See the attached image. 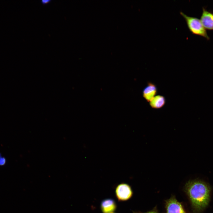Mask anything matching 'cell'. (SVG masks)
Wrapping results in <instances>:
<instances>
[{"instance_id": "cell-3", "label": "cell", "mask_w": 213, "mask_h": 213, "mask_svg": "<svg viewBox=\"0 0 213 213\" xmlns=\"http://www.w3.org/2000/svg\"><path fill=\"white\" fill-rule=\"evenodd\" d=\"M116 196L119 201H124L130 199L133 192L131 187L128 184L122 183L118 184L115 189Z\"/></svg>"}, {"instance_id": "cell-13", "label": "cell", "mask_w": 213, "mask_h": 213, "mask_svg": "<svg viewBox=\"0 0 213 213\" xmlns=\"http://www.w3.org/2000/svg\"><path fill=\"white\" fill-rule=\"evenodd\" d=\"M114 213V212H112V213Z\"/></svg>"}, {"instance_id": "cell-10", "label": "cell", "mask_w": 213, "mask_h": 213, "mask_svg": "<svg viewBox=\"0 0 213 213\" xmlns=\"http://www.w3.org/2000/svg\"><path fill=\"white\" fill-rule=\"evenodd\" d=\"M6 162L5 158L4 157H1L0 158V166L4 165Z\"/></svg>"}, {"instance_id": "cell-7", "label": "cell", "mask_w": 213, "mask_h": 213, "mask_svg": "<svg viewBox=\"0 0 213 213\" xmlns=\"http://www.w3.org/2000/svg\"><path fill=\"white\" fill-rule=\"evenodd\" d=\"M157 92L156 85L151 83H149L143 91V96L148 102H149L155 96Z\"/></svg>"}, {"instance_id": "cell-11", "label": "cell", "mask_w": 213, "mask_h": 213, "mask_svg": "<svg viewBox=\"0 0 213 213\" xmlns=\"http://www.w3.org/2000/svg\"><path fill=\"white\" fill-rule=\"evenodd\" d=\"M51 1V0H41V2L42 4H45L49 3Z\"/></svg>"}, {"instance_id": "cell-8", "label": "cell", "mask_w": 213, "mask_h": 213, "mask_svg": "<svg viewBox=\"0 0 213 213\" xmlns=\"http://www.w3.org/2000/svg\"><path fill=\"white\" fill-rule=\"evenodd\" d=\"M149 102L152 108L158 109L164 106L165 103V99L164 96L158 95L155 96Z\"/></svg>"}, {"instance_id": "cell-6", "label": "cell", "mask_w": 213, "mask_h": 213, "mask_svg": "<svg viewBox=\"0 0 213 213\" xmlns=\"http://www.w3.org/2000/svg\"><path fill=\"white\" fill-rule=\"evenodd\" d=\"M100 207L102 213H111L116 210L117 205L114 199L108 198L104 199L101 201Z\"/></svg>"}, {"instance_id": "cell-4", "label": "cell", "mask_w": 213, "mask_h": 213, "mask_svg": "<svg viewBox=\"0 0 213 213\" xmlns=\"http://www.w3.org/2000/svg\"><path fill=\"white\" fill-rule=\"evenodd\" d=\"M166 213H187L183 205L172 196L165 201Z\"/></svg>"}, {"instance_id": "cell-9", "label": "cell", "mask_w": 213, "mask_h": 213, "mask_svg": "<svg viewBox=\"0 0 213 213\" xmlns=\"http://www.w3.org/2000/svg\"><path fill=\"white\" fill-rule=\"evenodd\" d=\"M133 213H159L156 207L154 208L152 210L146 212H133Z\"/></svg>"}, {"instance_id": "cell-5", "label": "cell", "mask_w": 213, "mask_h": 213, "mask_svg": "<svg viewBox=\"0 0 213 213\" xmlns=\"http://www.w3.org/2000/svg\"><path fill=\"white\" fill-rule=\"evenodd\" d=\"M202 9L200 20L203 25L207 30H213V12L207 10L204 7Z\"/></svg>"}, {"instance_id": "cell-12", "label": "cell", "mask_w": 213, "mask_h": 213, "mask_svg": "<svg viewBox=\"0 0 213 213\" xmlns=\"http://www.w3.org/2000/svg\"><path fill=\"white\" fill-rule=\"evenodd\" d=\"M2 157L1 154L0 153V158Z\"/></svg>"}, {"instance_id": "cell-2", "label": "cell", "mask_w": 213, "mask_h": 213, "mask_svg": "<svg viewBox=\"0 0 213 213\" xmlns=\"http://www.w3.org/2000/svg\"><path fill=\"white\" fill-rule=\"evenodd\" d=\"M180 13L184 19L188 29L192 34L203 37L208 40L210 39L200 19L187 15L182 12H180Z\"/></svg>"}, {"instance_id": "cell-1", "label": "cell", "mask_w": 213, "mask_h": 213, "mask_svg": "<svg viewBox=\"0 0 213 213\" xmlns=\"http://www.w3.org/2000/svg\"><path fill=\"white\" fill-rule=\"evenodd\" d=\"M184 190L194 213L201 212L208 206L210 200L211 188L207 183L199 179L190 180L185 184Z\"/></svg>"}]
</instances>
